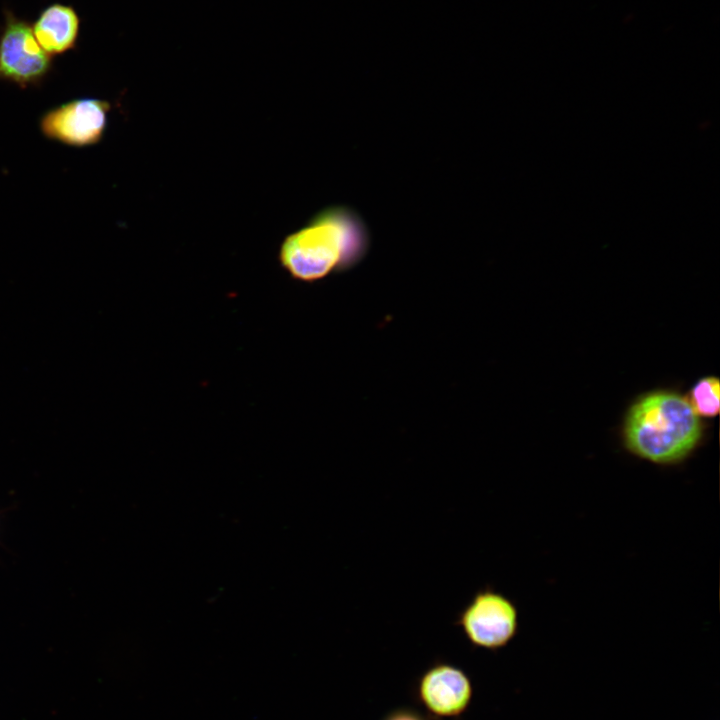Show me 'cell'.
I'll return each instance as SVG.
<instances>
[{
  "instance_id": "7a4b0ae2",
  "label": "cell",
  "mask_w": 720,
  "mask_h": 720,
  "mask_svg": "<svg viewBox=\"0 0 720 720\" xmlns=\"http://www.w3.org/2000/svg\"><path fill=\"white\" fill-rule=\"evenodd\" d=\"M703 426L687 397L673 391L641 396L629 408L623 429L624 448L660 466L688 459L699 446Z\"/></svg>"
},
{
  "instance_id": "277c9868",
  "label": "cell",
  "mask_w": 720,
  "mask_h": 720,
  "mask_svg": "<svg viewBox=\"0 0 720 720\" xmlns=\"http://www.w3.org/2000/svg\"><path fill=\"white\" fill-rule=\"evenodd\" d=\"M52 67V56L37 42L31 23L5 9L0 30V80L21 89L39 86Z\"/></svg>"
},
{
  "instance_id": "5b68a950",
  "label": "cell",
  "mask_w": 720,
  "mask_h": 720,
  "mask_svg": "<svg viewBox=\"0 0 720 720\" xmlns=\"http://www.w3.org/2000/svg\"><path fill=\"white\" fill-rule=\"evenodd\" d=\"M110 102L92 97L76 98L46 111L39 128L44 137L83 148L99 143L108 126Z\"/></svg>"
},
{
  "instance_id": "52a82bcc",
  "label": "cell",
  "mask_w": 720,
  "mask_h": 720,
  "mask_svg": "<svg viewBox=\"0 0 720 720\" xmlns=\"http://www.w3.org/2000/svg\"><path fill=\"white\" fill-rule=\"evenodd\" d=\"M31 27L39 45L53 57L76 48L81 18L72 5L54 2L40 11Z\"/></svg>"
},
{
  "instance_id": "ba28073f",
  "label": "cell",
  "mask_w": 720,
  "mask_h": 720,
  "mask_svg": "<svg viewBox=\"0 0 720 720\" xmlns=\"http://www.w3.org/2000/svg\"><path fill=\"white\" fill-rule=\"evenodd\" d=\"M695 413L700 417H714L720 409V383L717 377L701 378L687 397Z\"/></svg>"
},
{
  "instance_id": "3957f363",
  "label": "cell",
  "mask_w": 720,
  "mask_h": 720,
  "mask_svg": "<svg viewBox=\"0 0 720 720\" xmlns=\"http://www.w3.org/2000/svg\"><path fill=\"white\" fill-rule=\"evenodd\" d=\"M454 625L473 647L498 651L517 635L519 611L510 598L486 585L459 611Z\"/></svg>"
},
{
  "instance_id": "9c48e42d",
  "label": "cell",
  "mask_w": 720,
  "mask_h": 720,
  "mask_svg": "<svg viewBox=\"0 0 720 720\" xmlns=\"http://www.w3.org/2000/svg\"><path fill=\"white\" fill-rule=\"evenodd\" d=\"M383 720H425L417 711L410 708H398L388 713Z\"/></svg>"
},
{
  "instance_id": "8992f818",
  "label": "cell",
  "mask_w": 720,
  "mask_h": 720,
  "mask_svg": "<svg viewBox=\"0 0 720 720\" xmlns=\"http://www.w3.org/2000/svg\"><path fill=\"white\" fill-rule=\"evenodd\" d=\"M473 688L468 675L459 667L436 662L419 678L417 697L426 710L438 718L463 714L470 705Z\"/></svg>"
},
{
  "instance_id": "6da1fadb",
  "label": "cell",
  "mask_w": 720,
  "mask_h": 720,
  "mask_svg": "<svg viewBox=\"0 0 720 720\" xmlns=\"http://www.w3.org/2000/svg\"><path fill=\"white\" fill-rule=\"evenodd\" d=\"M371 244V232L361 214L348 205L334 204L283 238L278 261L292 279L314 284L357 267Z\"/></svg>"
}]
</instances>
